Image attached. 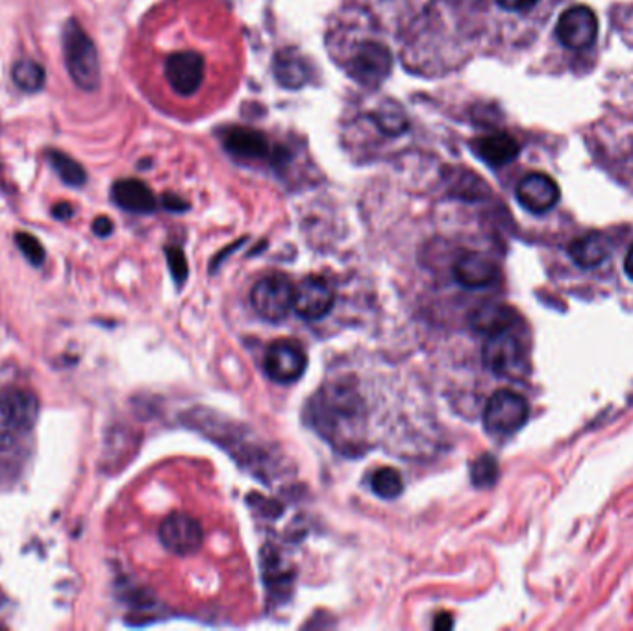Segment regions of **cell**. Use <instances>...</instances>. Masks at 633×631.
<instances>
[{
    "instance_id": "obj_3",
    "label": "cell",
    "mask_w": 633,
    "mask_h": 631,
    "mask_svg": "<svg viewBox=\"0 0 633 631\" xmlns=\"http://www.w3.org/2000/svg\"><path fill=\"white\" fill-rule=\"evenodd\" d=\"M250 304L263 321L282 322L295 306V285L284 274H269L250 291Z\"/></svg>"
},
{
    "instance_id": "obj_4",
    "label": "cell",
    "mask_w": 633,
    "mask_h": 631,
    "mask_svg": "<svg viewBox=\"0 0 633 631\" xmlns=\"http://www.w3.org/2000/svg\"><path fill=\"white\" fill-rule=\"evenodd\" d=\"M530 417V406L524 396L509 389H500L487 400L484 409L485 430L497 437L519 432Z\"/></svg>"
},
{
    "instance_id": "obj_7",
    "label": "cell",
    "mask_w": 633,
    "mask_h": 631,
    "mask_svg": "<svg viewBox=\"0 0 633 631\" xmlns=\"http://www.w3.org/2000/svg\"><path fill=\"white\" fill-rule=\"evenodd\" d=\"M160 541L176 556H193L204 543V528L199 520L187 513H171L160 526Z\"/></svg>"
},
{
    "instance_id": "obj_28",
    "label": "cell",
    "mask_w": 633,
    "mask_h": 631,
    "mask_svg": "<svg viewBox=\"0 0 633 631\" xmlns=\"http://www.w3.org/2000/svg\"><path fill=\"white\" fill-rule=\"evenodd\" d=\"M537 0H498V4L509 10V12H524V10H530L534 6Z\"/></svg>"
},
{
    "instance_id": "obj_23",
    "label": "cell",
    "mask_w": 633,
    "mask_h": 631,
    "mask_svg": "<svg viewBox=\"0 0 633 631\" xmlns=\"http://www.w3.org/2000/svg\"><path fill=\"white\" fill-rule=\"evenodd\" d=\"M12 78L15 86L28 93H36L45 86V69L32 60H21L13 65Z\"/></svg>"
},
{
    "instance_id": "obj_32",
    "label": "cell",
    "mask_w": 633,
    "mask_h": 631,
    "mask_svg": "<svg viewBox=\"0 0 633 631\" xmlns=\"http://www.w3.org/2000/svg\"><path fill=\"white\" fill-rule=\"evenodd\" d=\"M10 439H12V428L8 422L0 419V450L10 443Z\"/></svg>"
},
{
    "instance_id": "obj_25",
    "label": "cell",
    "mask_w": 633,
    "mask_h": 631,
    "mask_svg": "<svg viewBox=\"0 0 633 631\" xmlns=\"http://www.w3.org/2000/svg\"><path fill=\"white\" fill-rule=\"evenodd\" d=\"M498 463L497 459L489 454H484L478 459H474L471 465V480L476 487L485 489V487H493L498 480Z\"/></svg>"
},
{
    "instance_id": "obj_11",
    "label": "cell",
    "mask_w": 633,
    "mask_h": 631,
    "mask_svg": "<svg viewBox=\"0 0 633 631\" xmlns=\"http://www.w3.org/2000/svg\"><path fill=\"white\" fill-rule=\"evenodd\" d=\"M336 302V293L332 285L319 276H308L295 287V306L298 317L304 321H321Z\"/></svg>"
},
{
    "instance_id": "obj_29",
    "label": "cell",
    "mask_w": 633,
    "mask_h": 631,
    "mask_svg": "<svg viewBox=\"0 0 633 631\" xmlns=\"http://www.w3.org/2000/svg\"><path fill=\"white\" fill-rule=\"evenodd\" d=\"M93 232L99 237H108L113 232V223L108 217H99L93 223Z\"/></svg>"
},
{
    "instance_id": "obj_30",
    "label": "cell",
    "mask_w": 633,
    "mask_h": 631,
    "mask_svg": "<svg viewBox=\"0 0 633 631\" xmlns=\"http://www.w3.org/2000/svg\"><path fill=\"white\" fill-rule=\"evenodd\" d=\"M163 206L171 211H184L187 208L186 202L182 198L174 197V195H165Z\"/></svg>"
},
{
    "instance_id": "obj_27",
    "label": "cell",
    "mask_w": 633,
    "mask_h": 631,
    "mask_svg": "<svg viewBox=\"0 0 633 631\" xmlns=\"http://www.w3.org/2000/svg\"><path fill=\"white\" fill-rule=\"evenodd\" d=\"M167 254V261H169V269L173 273L174 280L178 284L186 282L187 278V261L184 252L180 248L169 247L165 250Z\"/></svg>"
},
{
    "instance_id": "obj_5",
    "label": "cell",
    "mask_w": 633,
    "mask_h": 631,
    "mask_svg": "<svg viewBox=\"0 0 633 631\" xmlns=\"http://www.w3.org/2000/svg\"><path fill=\"white\" fill-rule=\"evenodd\" d=\"M308 367V356L302 347L289 341V339H278L273 345H269L265 358H263V369L267 376L278 382V384H293L306 372Z\"/></svg>"
},
{
    "instance_id": "obj_31",
    "label": "cell",
    "mask_w": 633,
    "mask_h": 631,
    "mask_svg": "<svg viewBox=\"0 0 633 631\" xmlns=\"http://www.w3.org/2000/svg\"><path fill=\"white\" fill-rule=\"evenodd\" d=\"M54 217L56 219H60V221H65V219H69V217H73V206L71 204H67V202H62V204H58V206H54Z\"/></svg>"
},
{
    "instance_id": "obj_34",
    "label": "cell",
    "mask_w": 633,
    "mask_h": 631,
    "mask_svg": "<svg viewBox=\"0 0 633 631\" xmlns=\"http://www.w3.org/2000/svg\"><path fill=\"white\" fill-rule=\"evenodd\" d=\"M624 271L626 274L630 276L633 280V247L628 250V254H626V260H624Z\"/></svg>"
},
{
    "instance_id": "obj_9",
    "label": "cell",
    "mask_w": 633,
    "mask_h": 631,
    "mask_svg": "<svg viewBox=\"0 0 633 631\" xmlns=\"http://www.w3.org/2000/svg\"><path fill=\"white\" fill-rule=\"evenodd\" d=\"M204 71V58L193 50L174 52L165 62L167 82L173 87L174 93L182 97H191L199 91L204 82Z\"/></svg>"
},
{
    "instance_id": "obj_18",
    "label": "cell",
    "mask_w": 633,
    "mask_h": 631,
    "mask_svg": "<svg viewBox=\"0 0 633 631\" xmlns=\"http://www.w3.org/2000/svg\"><path fill=\"white\" fill-rule=\"evenodd\" d=\"M469 321L474 332L495 335L509 332V328L517 321V313L506 304H482L472 311Z\"/></svg>"
},
{
    "instance_id": "obj_12",
    "label": "cell",
    "mask_w": 633,
    "mask_h": 631,
    "mask_svg": "<svg viewBox=\"0 0 633 631\" xmlns=\"http://www.w3.org/2000/svg\"><path fill=\"white\" fill-rule=\"evenodd\" d=\"M559 187L548 174L532 173L524 176L517 186V200L522 208L535 215H543L559 202Z\"/></svg>"
},
{
    "instance_id": "obj_22",
    "label": "cell",
    "mask_w": 633,
    "mask_h": 631,
    "mask_svg": "<svg viewBox=\"0 0 633 631\" xmlns=\"http://www.w3.org/2000/svg\"><path fill=\"white\" fill-rule=\"evenodd\" d=\"M47 160H49L50 167L54 169V173L62 178L63 184L73 187L86 184L87 174L84 167L78 161L73 160L71 156L63 154L60 150H49Z\"/></svg>"
},
{
    "instance_id": "obj_21",
    "label": "cell",
    "mask_w": 633,
    "mask_h": 631,
    "mask_svg": "<svg viewBox=\"0 0 633 631\" xmlns=\"http://www.w3.org/2000/svg\"><path fill=\"white\" fill-rule=\"evenodd\" d=\"M261 567H263V578L269 587V591L273 589L274 593L278 589H286L291 583V578L295 576L293 570L289 569L286 561L278 554L276 548H265L263 556H261Z\"/></svg>"
},
{
    "instance_id": "obj_26",
    "label": "cell",
    "mask_w": 633,
    "mask_h": 631,
    "mask_svg": "<svg viewBox=\"0 0 633 631\" xmlns=\"http://www.w3.org/2000/svg\"><path fill=\"white\" fill-rule=\"evenodd\" d=\"M15 241H17V247L21 248V252L25 254L26 260L32 265H41L45 261V250L36 237L21 232L15 236Z\"/></svg>"
},
{
    "instance_id": "obj_19",
    "label": "cell",
    "mask_w": 633,
    "mask_h": 631,
    "mask_svg": "<svg viewBox=\"0 0 633 631\" xmlns=\"http://www.w3.org/2000/svg\"><path fill=\"white\" fill-rule=\"evenodd\" d=\"M474 152L487 165L502 167L519 156L521 147L515 137L508 134H493V136L480 137L478 141H474Z\"/></svg>"
},
{
    "instance_id": "obj_1",
    "label": "cell",
    "mask_w": 633,
    "mask_h": 631,
    "mask_svg": "<svg viewBox=\"0 0 633 631\" xmlns=\"http://www.w3.org/2000/svg\"><path fill=\"white\" fill-rule=\"evenodd\" d=\"M310 417L315 430L337 450H358L365 426L363 398L350 382L324 385L310 404Z\"/></svg>"
},
{
    "instance_id": "obj_24",
    "label": "cell",
    "mask_w": 633,
    "mask_h": 631,
    "mask_svg": "<svg viewBox=\"0 0 633 631\" xmlns=\"http://www.w3.org/2000/svg\"><path fill=\"white\" fill-rule=\"evenodd\" d=\"M371 487H373L374 495H378L384 500H393L404 493V480L397 469L384 467V469L374 472Z\"/></svg>"
},
{
    "instance_id": "obj_2",
    "label": "cell",
    "mask_w": 633,
    "mask_h": 631,
    "mask_svg": "<svg viewBox=\"0 0 633 631\" xmlns=\"http://www.w3.org/2000/svg\"><path fill=\"white\" fill-rule=\"evenodd\" d=\"M63 60L69 76L84 91H97L100 86L99 52L86 30L76 19H69L62 30Z\"/></svg>"
},
{
    "instance_id": "obj_14",
    "label": "cell",
    "mask_w": 633,
    "mask_h": 631,
    "mask_svg": "<svg viewBox=\"0 0 633 631\" xmlns=\"http://www.w3.org/2000/svg\"><path fill=\"white\" fill-rule=\"evenodd\" d=\"M224 147L237 158L245 160H263L271 156V145L267 137L258 130L236 126L226 130L223 136Z\"/></svg>"
},
{
    "instance_id": "obj_17",
    "label": "cell",
    "mask_w": 633,
    "mask_h": 631,
    "mask_svg": "<svg viewBox=\"0 0 633 631\" xmlns=\"http://www.w3.org/2000/svg\"><path fill=\"white\" fill-rule=\"evenodd\" d=\"M113 202L130 213H152L158 202L147 184L136 178H125L112 187Z\"/></svg>"
},
{
    "instance_id": "obj_20",
    "label": "cell",
    "mask_w": 633,
    "mask_h": 631,
    "mask_svg": "<svg viewBox=\"0 0 633 631\" xmlns=\"http://www.w3.org/2000/svg\"><path fill=\"white\" fill-rule=\"evenodd\" d=\"M569 256L582 269H595L608 260V239L602 234H587L574 239L569 245Z\"/></svg>"
},
{
    "instance_id": "obj_6",
    "label": "cell",
    "mask_w": 633,
    "mask_h": 631,
    "mask_svg": "<svg viewBox=\"0 0 633 631\" xmlns=\"http://www.w3.org/2000/svg\"><path fill=\"white\" fill-rule=\"evenodd\" d=\"M391 67L393 58L389 49L382 43L365 41L350 58L348 73L356 82H360L361 86L378 87L387 80Z\"/></svg>"
},
{
    "instance_id": "obj_10",
    "label": "cell",
    "mask_w": 633,
    "mask_h": 631,
    "mask_svg": "<svg viewBox=\"0 0 633 631\" xmlns=\"http://www.w3.org/2000/svg\"><path fill=\"white\" fill-rule=\"evenodd\" d=\"M556 36L567 49L584 50L591 47L598 36V19L595 12L587 6L569 8L559 17Z\"/></svg>"
},
{
    "instance_id": "obj_13",
    "label": "cell",
    "mask_w": 633,
    "mask_h": 631,
    "mask_svg": "<svg viewBox=\"0 0 633 631\" xmlns=\"http://www.w3.org/2000/svg\"><path fill=\"white\" fill-rule=\"evenodd\" d=\"M454 278L458 284L467 289H482L495 284L498 278V267L489 256L480 252H467L454 263Z\"/></svg>"
},
{
    "instance_id": "obj_8",
    "label": "cell",
    "mask_w": 633,
    "mask_h": 631,
    "mask_svg": "<svg viewBox=\"0 0 633 631\" xmlns=\"http://www.w3.org/2000/svg\"><path fill=\"white\" fill-rule=\"evenodd\" d=\"M485 367L497 376L515 378L522 372L524 367V354H522L521 343L517 337L509 332L487 335L484 350H482Z\"/></svg>"
},
{
    "instance_id": "obj_33",
    "label": "cell",
    "mask_w": 633,
    "mask_h": 631,
    "mask_svg": "<svg viewBox=\"0 0 633 631\" xmlns=\"http://www.w3.org/2000/svg\"><path fill=\"white\" fill-rule=\"evenodd\" d=\"M454 626V620L447 613H443V615H439L434 622L435 630H450Z\"/></svg>"
},
{
    "instance_id": "obj_15",
    "label": "cell",
    "mask_w": 633,
    "mask_h": 631,
    "mask_svg": "<svg viewBox=\"0 0 633 631\" xmlns=\"http://www.w3.org/2000/svg\"><path fill=\"white\" fill-rule=\"evenodd\" d=\"M274 78L287 89H300L310 84L311 65L297 49L280 50L274 56Z\"/></svg>"
},
{
    "instance_id": "obj_16",
    "label": "cell",
    "mask_w": 633,
    "mask_h": 631,
    "mask_svg": "<svg viewBox=\"0 0 633 631\" xmlns=\"http://www.w3.org/2000/svg\"><path fill=\"white\" fill-rule=\"evenodd\" d=\"M38 417V400L26 391H10L0 398V419L10 424L12 430L30 428Z\"/></svg>"
}]
</instances>
